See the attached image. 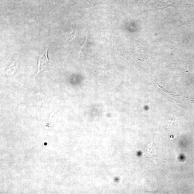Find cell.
<instances>
[{"label": "cell", "instance_id": "6da1fadb", "mask_svg": "<svg viewBox=\"0 0 194 194\" xmlns=\"http://www.w3.org/2000/svg\"><path fill=\"white\" fill-rule=\"evenodd\" d=\"M48 47L45 51L40 56L39 62H38V71L35 76L45 68L47 63L49 61L48 58V56H47V52H48Z\"/></svg>", "mask_w": 194, "mask_h": 194}, {"label": "cell", "instance_id": "7a4b0ae2", "mask_svg": "<svg viewBox=\"0 0 194 194\" xmlns=\"http://www.w3.org/2000/svg\"><path fill=\"white\" fill-rule=\"evenodd\" d=\"M75 35L76 31L74 27L72 26L67 27L65 31V38L67 43L71 42Z\"/></svg>", "mask_w": 194, "mask_h": 194}, {"label": "cell", "instance_id": "3957f363", "mask_svg": "<svg viewBox=\"0 0 194 194\" xmlns=\"http://www.w3.org/2000/svg\"><path fill=\"white\" fill-rule=\"evenodd\" d=\"M18 66V63L17 61H14L10 64L7 70V76H12L17 69Z\"/></svg>", "mask_w": 194, "mask_h": 194}, {"label": "cell", "instance_id": "277c9868", "mask_svg": "<svg viewBox=\"0 0 194 194\" xmlns=\"http://www.w3.org/2000/svg\"><path fill=\"white\" fill-rule=\"evenodd\" d=\"M87 37H88V36L86 37V40L85 44H83V45L81 47V48L80 55H79V58H83L84 56L86 49V48L87 40H88V38H87Z\"/></svg>", "mask_w": 194, "mask_h": 194}, {"label": "cell", "instance_id": "5b68a950", "mask_svg": "<svg viewBox=\"0 0 194 194\" xmlns=\"http://www.w3.org/2000/svg\"><path fill=\"white\" fill-rule=\"evenodd\" d=\"M188 4L194 7V0H184Z\"/></svg>", "mask_w": 194, "mask_h": 194}]
</instances>
